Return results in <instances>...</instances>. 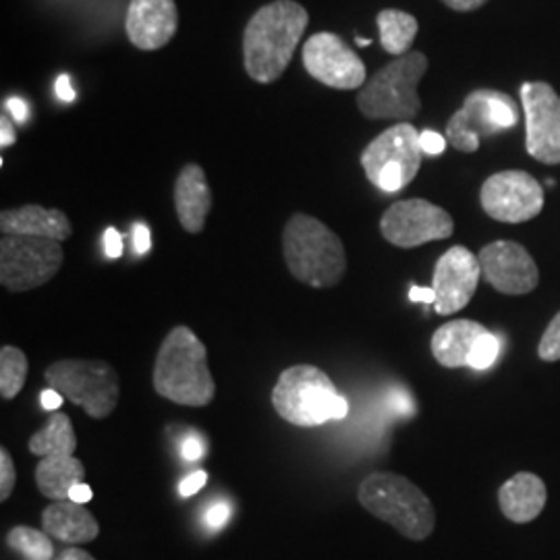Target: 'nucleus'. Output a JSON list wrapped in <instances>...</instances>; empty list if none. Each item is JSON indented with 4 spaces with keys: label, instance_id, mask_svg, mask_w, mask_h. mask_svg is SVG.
Wrapping results in <instances>:
<instances>
[{
    "label": "nucleus",
    "instance_id": "f257e3e1",
    "mask_svg": "<svg viewBox=\"0 0 560 560\" xmlns=\"http://www.w3.org/2000/svg\"><path fill=\"white\" fill-rule=\"evenodd\" d=\"M310 15L295 0H275L258 9L243 32V65L258 83H272L287 71L307 30Z\"/></svg>",
    "mask_w": 560,
    "mask_h": 560
},
{
    "label": "nucleus",
    "instance_id": "f03ea898",
    "mask_svg": "<svg viewBox=\"0 0 560 560\" xmlns=\"http://www.w3.org/2000/svg\"><path fill=\"white\" fill-rule=\"evenodd\" d=\"M156 395L185 407H206L217 395L208 368V349L187 326H175L162 340L154 361Z\"/></svg>",
    "mask_w": 560,
    "mask_h": 560
},
{
    "label": "nucleus",
    "instance_id": "7ed1b4c3",
    "mask_svg": "<svg viewBox=\"0 0 560 560\" xmlns=\"http://www.w3.org/2000/svg\"><path fill=\"white\" fill-rule=\"evenodd\" d=\"M282 254L289 272L314 289L335 287L347 272V254L339 235L303 212L284 224Z\"/></svg>",
    "mask_w": 560,
    "mask_h": 560
},
{
    "label": "nucleus",
    "instance_id": "20e7f679",
    "mask_svg": "<svg viewBox=\"0 0 560 560\" xmlns=\"http://www.w3.org/2000/svg\"><path fill=\"white\" fill-rule=\"evenodd\" d=\"M272 405L280 418L300 428H316L347 418L349 402L330 376L310 363L291 365L272 388Z\"/></svg>",
    "mask_w": 560,
    "mask_h": 560
},
{
    "label": "nucleus",
    "instance_id": "39448f33",
    "mask_svg": "<svg viewBox=\"0 0 560 560\" xmlns=\"http://www.w3.org/2000/svg\"><path fill=\"white\" fill-rule=\"evenodd\" d=\"M360 504L376 520L393 525L407 540H428L436 527V511L413 481L376 471L361 481Z\"/></svg>",
    "mask_w": 560,
    "mask_h": 560
},
{
    "label": "nucleus",
    "instance_id": "423d86ee",
    "mask_svg": "<svg viewBox=\"0 0 560 560\" xmlns=\"http://www.w3.org/2000/svg\"><path fill=\"white\" fill-rule=\"evenodd\" d=\"M428 71V57L418 50L388 62L358 94V108L365 119L407 122L420 115L418 85Z\"/></svg>",
    "mask_w": 560,
    "mask_h": 560
},
{
    "label": "nucleus",
    "instance_id": "0eeeda50",
    "mask_svg": "<svg viewBox=\"0 0 560 560\" xmlns=\"http://www.w3.org/2000/svg\"><path fill=\"white\" fill-rule=\"evenodd\" d=\"M44 378L50 388L59 390L73 405H80L94 420L108 418L119 405V374L108 361H55L46 368Z\"/></svg>",
    "mask_w": 560,
    "mask_h": 560
},
{
    "label": "nucleus",
    "instance_id": "6e6552de",
    "mask_svg": "<svg viewBox=\"0 0 560 560\" xmlns=\"http://www.w3.org/2000/svg\"><path fill=\"white\" fill-rule=\"evenodd\" d=\"M421 159L420 131L411 122H397L368 143L361 166L374 187L384 194H397L418 177Z\"/></svg>",
    "mask_w": 560,
    "mask_h": 560
},
{
    "label": "nucleus",
    "instance_id": "1a4fd4ad",
    "mask_svg": "<svg viewBox=\"0 0 560 560\" xmlns=\"http://www.w3.org/2000/svg\"><path fill=\"white\" fill-rule=\"evenodd\" d=\"M520 122L515 101L497 90L471 92L446 125V141L465 154L480 150L481 138L513 129Z\"/></svg>",
    "mask_w": 560,
    "mask_h": 560
},
{
    "label": "nucleus",
    "instance_id": "9d476101",
    "mask_svg": "<svg viewBox=\"0 0 560 560\" xmlns=\"http://www.w3.org/2000/svg\"><path fill=\"white\" fill-rule=\"evenodd\" d=\"M65 260L59 241L2 235L0 240V284L11 293L40 289L59 275Z\"/></svg>",
    "mask_w": 560,
    "mask_h": 560
},
{
    "label": "nucleus",
    "instance_id": "9b49d317",
    "mask_svg": "<svg viewBox=\"0 0 560 560\" xmlns=\"http://www.w3.org/2000/svg\"><path fill=\"white\" fill-rule=\"evenodd\" d=\"M384 240L402 249H413L430 241L448 240L455 233L453 217L432 201H395L381 219Z\"/></svg>",
    "mask_w": 560,
    "mask_h": 560
},
{
    "label": "nucleus",
    "instance_id": "f8f14e48",
    "mask_svg": "<svg viewBox=\"0 0 560 560\" xmlns=\"http://www.w3.org/2000/svg\"><path fill=\"white\" fill-rule=\"evenodd\" d=\"M525 113V148L532 159L544 164H560V96L544 81L521 85Z\"/></svg>",
    "mask_w": 560,
    "mask_h": 560
},
{
    "label": "nucleus",
    "instance_id": "ddd939ff",
    "mask_svg": "<svg viewBox=\"0 0 560 560\" xmlns=\"http://www.w3.org/2000/svg\"><path fill=\"white\" fill-rule=\"evenodd\" d=\"M480 201L490 219L520 224L540 214L544 189L540 180L525 171H502L481 185Z\"/></svg>",
    "mask_w": 560,
    "mask_h": 560
},
{
    "label": "nucleus",
    "instance_id": "4468645a",
    "mask_svg": "<svg viewBox=\"0 0 560 560\" xmlns=\"http://www.w3.org/2000/svg\"><path fill=\"white\" fill-rule=\"evenodd\" d=\"M303 67L316 81L335 90H358L365 85V65L353 48L337 34H314L303 46Z\"/></svg>",
    "mask_w": 560,
    "mask_h": 560
},
{
    "label": "nucleus",
    "instance_id": "2eb2a0df",
    "mask_svg": "<svg viewBox=\"0 0 560 560\" xmlns=\"http://www.w3.org/2000/svg\"><path fill=\"white\" fill-rule=\"evenodd\" d=\"M481 277L504 295H527L540 282V270L532 254L515 241H494L478 256Z\"/></svg>",
    "mask_w": 560,
    "mask_h": 560
},
{
    "label": "nucleus",
    "instance_id": "dca6fc26",
    "mask_svg": "<svg viewBox=\"0 0 560 560\" xmlns=\"http://www.w3.org/2000/svg\"><path fill=\"white\" fill-rule=\"evenodd\" d=\"M481 266L478 256L463 245L444 252L436 261L432 289L436 291L434 310L441 316H453L474 300L480 282Z\"/></svg>",
    "mask_w": 560,
    "mask_h": 560
},
{
    "label": "nucleus",
    "instance_id": "f3484780",
    "mask_svg": "<svg viewBox=\"0 0 560 560\" xmlns=\"http://www.w3.org/2000/svg\"><path fill=\"white\" fill-rule=\"evenodd\" d=\"M179 11L175 0H131L127 9L125 32L129 42L145 50H159L175 38Z\"/></svg>",
    "mask_w": 560,
    "mask_h": 560
},
{
    "label": "nucleus",
    "instance_id": "a211bd4d",
    "mask_svg": "<svg viewBox=\"0 0 560 560\" xmlns=\"http://www.w3.org/2000/svg\"><path fill=\"white\" fill-rule=\"evenodd\" d=\"M175 210L180 226L198 235L212 210V189L200 164H185L175 180Z\"/></svg>",
    "mask_w": 560,
    "mask_h": 560
},
{
    "label": "nucleus",
    "instance_id": "6ab92c4d",
    "mask_svg": "<svg viewBox=\"0 0 560 560\" xmlns=\"http://www.w3.org/2000/svg\"><path fill=\"white\" fill-rule=\"evenodd\" d=\"M2 235H30L42 240L62 241L73 235V226L62 210L42 208L38 203H27L0 214Z\"/></svg>",
    "mask_w": 560,
    "mask_h": 560
},
{
    "label": "nucleus",
    "instance_id": "aec40b11",
    "mask_svg": "<svg viewBox=\"0 0 560 560\" xmlns=\"http://www.w3.org/2000/svg\"><path fill=\"white\" fill-rule=\"evenodd\" d=\"M42 527L48 536L65 544H88L101 534V525L96 517L73 501H55L42 513Z\"/></svg>",
    "mask_w": 560,
    "mask_h": 560
},
{
    "label": "nucleus",
    "instance_id": "412c9836",
    "mask_svg": "<svg viewBox=\"0 0 560 560\" xmlns=\"http://www.w3.org/2000/svg\"><path fill=\"white\" fill-rule=\"evenodd\" d=\"M548 501L546 483L536 474L521 471L504 481L499 490L502 515L513 523H532L538 520Z\"/></svg>",
    "mask_w": 560,
    "mask_h": 560
},
{
    "label": "nucleus",
    "instance_id": "4be33fe9",
    "mask_svg": "<svg viewBox=\"0 0 560 560\" xmlns=\"http://www.w3.org/2000/svg\"><path fill=\"white\" fill-rule=\"evenodd\" d=\"M488 330L474 320H451L442 324L432 337V355L442 368H469V358Z\"/></svg>",
    "mask_w": 560,
    "mask_h": 560
},
{
    "label": "nucleus",
    "instance_id": "5701e85b",
    "mask_svg": "<svg viewBox=\"0 0 560 560\" xmlns=\"http://www.w3.org/2000/svg\"><path fill=\"white\" fill-rule=\"evenodd\" d=\"M85 480V465L75 455L46 457L36 467L38 490L50 501H69L71 490Z\"/></svg>",
    "mask_w": 560,
    "mask_h": 560
},
{
    "label": "nucleus",
    "instance_id": "b1692460",
    "mask_svg": "<svg viewBox=\"0 0 560 560\" xmlns=\"http://www.w3.org/2000/svg\"><path fill=\"white\" fill-rule=\"evenodd\" d=\"M75 448L78 436L67 413L50 416L46 425L30 439V453L40 459L75 455Z\"/></svg>",
    "mask_w": 560,
    "mask_h": 560
},
{
    "label": "nucleus",
    "instance_id": "393cba45",
    "mask_svg": "<svg viewBox=\"0 0 560 560\" xmlns=\"http://www.w3.org/2000/svg\"><path fill=\"white\" fill-rule=\"evenodd\" d=\"M378 30H381L382 48L388 55L399 59L407 52H411L409 48L420 32V23L405 11L384 9L378 13Z\"/></svg>",
    "mask_w": 560,
    "mask_h": 560
},
{
    "label": "nucleus",
    "instance_id": "a878e982",
    "mask_svg": "<svg viewBox=\"0 0 560 560\" xmlns=\"http://www.w3.org/2000/svg\"><path fill=\"white\" fill-rule=\"evenodd\" d=\"M25 378H27L25 353L13 345H4L0 349V395H2V399H15L23 390Z\"/></svg>",
    "mask_w": 560,
    "mask_h": 560
},
{
    "label": "nucleus",
    "instance_id": "bb28decb",
    "mask_svg": "<svg viewBox=\"0 0 560 560\" xmlns=\"http://www.w3.org/2000/svg\"><path fill=\"white\" fill-rule=\"evenodd\" d=\"M9 548L20 552L25 560H52L55 546L46 532H38L27 525H18L7 536Z\"/></svg>",
    "mask_w": 560,
    "mask_h": 560
},
{
    "label": "nucleus",
    "instance_id": "cd10ccee",
    "mask_svg": "<svg viewBox=\"0 0 560 560\" xmlns=\"http://www.w3.org/2000/svg\"><path fill=\"white\" fill-rule=\"evenodd\" d=\"M501 353V340L497 339L490 330L481 337L480 342L476 345L471 358H469V368L471 370H486L490 368Z\"/></svg>",
    "mask_w": 560,
    "mask_h": 560
},
{
    "label": "nucleus",
    "instance_id": "c85d7f7f",
    "mask_svg": "<svg viewBox=\"0 0 560 560\" xmlns=\"http://www.w3.org/2000/svg\"><path fill=\"white\" fill-rule=\"evenodd\" d=\"M538 355L544 361H560V312L544 330L538 345Z\"/></svg>",
    "mask_w": 560,
    "mask_h": 560
},
{
    "label": "nucleus",
    "instance_id": "c756f323",
    "mask_svg": "<svg viewBox=\"0 0 560 560\" xmlns=\"http://www.w3.org/2000/svg\"><path fill=\"white\" fill-rule=\"evenodd\" d=\"M15 483H18L15 463H13V457L9 455V451L2 446L0 448V501H9V497L13 494Z\"/></svg>",
    "mask_w": 560,
    "mask_h": 560
},
{
    "label": "nucleus",
    "instance_id": "7c9ffc66",
    "mask_svg": "<svg viewBox=\"0 0 560 560\" xmlns=\"http://www.w3.org/2000/svg\"><path fill=\"white\" fill-rule=\"evenodd\" d=\"M420 143L423 154L441 156V154H444L448 141H446V138L441 136V133H436V131H432V129H425V131H420Z\"/></svg>",
    "mask_w": 560,
    "mask_h": 560
},
{
    "label": "nucleus",
    "instance_id": "2f4dec72",
    "mask_svg": "<svg viewBox=\"0 0 560 560\" xmlns=\"http://www.w3.org/2000/svg\"><path fill=\"white\" fill-rule=\"evenodd\" d=\"M231 520V506L226 502H217L206 511V525L214 532L222 529Z\"/></svg>",
    "mask_w": 560,
    "mask_h": 560
},
{
    "label": "nucleus",
    "instance_id": "473e14b6",
    "mask_svg": "<svg viewBox=\"0 0 560 560\" xmlns=\"http://www.w3.org/2000/svg\"><path fill=\"white\" fill-rule=\"evenodd\" d=\"M208 481V474L206 471H194L191 476H187L185 480L179 483V494L183 499H189L194 497L196 492H200L201 488L206 486Z\"/></svg>",
    "mask_w": 560,
    "mask_h": 560
},
{
    "label": "nucleus",
    "instance_id": "72a5a7b5",
    "mask_svg": "<svg viewBox=\"0 0 560 560\" xmlns=\"http://www.w3.org/2000/svg\"><path fill=\"white\" fill-rule=\"evenodd\" d=\"M104 249H106V256L108 258H113V260H117L122 256V237L119 235V231L117 229H106V233H104Z\"/></svg>",
    "mask_w": 560,
    "mask_h": 560
},
{
    "label": "nucleus",
    "instance_id": "f704fd0d",
    "mask_svg": "<svg viewBox=\"0 0 560 560\" xmlns=\"http://www.w3.org/2000/svg\"><path fill=\"white\" fill-rule=\"evenodd\" d=\"M133 245L138 254H148L152 247V237H150V229L145 224H136L133 226Z\"/></svg>",
    "mask_w": 560,
    "mask_h": 560
},
{
    "label": "nucleus",
    "instance_id": "c9c22d12",
    "mask_svg": "<svg viewBox=\"0 0 560 560\" xmlns=\"http://www.w3.org/2000/svg\"><path fill=\"white\" fill-rule=\"evenodd\" d=\"M203 453H206L203 442L200 439H196V436L187 439V441L183 442V446H180V455L187 460H200L203 457Z\"/></svg>",
    "mask_w": 560,
    "mask_h": 560
},
{
    "label": "nucleus",
    "instance_id": "e433bc0d",
    "mask_svg": "<svg viewBox=\"0 0 560 560\" xmlns=\"http://www.w3.org/2000/svg\"><path fill=\"white\" fill-rule=\"evenodd\" d=\"M409 300L413 301V303L434 305L436 303V291L432 287H411Z\"/></svg>",
    "mask_w": 560,
    "mask_h": 560
},
{
    "label": "nucleus",
    "instance_id": "4c0bfd02",
    "mask_svg": "<svg viewBox=\"0 0 560 560\" xmlns=\"http://www.w3.org/2000/svg\"><path fill=\"white\" fill-rule=\"evenodd\" d=\"M448 9L453 11H459V13H469V11H476L483 7L488 0H442Z\"/></svg>",
    "mask_w": 560,
    "mask_h": 560
},
{
    "label": "nucleus",
    "instance_id": "58836bf2",
    "mask_svg": "<svg viewBox=\"0 0 560 560\" xmlns=\"http://www.w3.org/2000/svg\"><path fill=\"white\" fill-rule=\"evenodd\" d=\"M62 395H60L59 390H55V388H48V390H44L40 395L42 407L46 409V411H57L60 409V405H62Z\"/></svg>",
    "mask_w": 560,
    "mask_h": 560
},
{
    "label": "nucleus",
    "instance_id": "ea45409f",
    "mask_svg": "<svg viewBox=\"0 0 560 560\" xmlns=\"http://www.w3.org/2000/svg\"><path fill=\"white\" fill-rule=\"evenodd\" d=\"M13 143H15V129H13V125L9 122V117L2 115V119H0V145H2V148H9V145H13Z\"/></svg>",
    "mask_w": 560,
    "mask_h": 560
},
{
    "label": "nucleus",
    "instance_id": "a19ab883",
    "mask_svg": "<svg viewBox=\"0 0 560 560\" xmlns=\"http://www.w3.org/2000/svg\"><path fill=\"white\" fill-rule=\"evenodd\" d=\"M57 96H59L60 101L65 102L75 101V90L71 85L69 75H60L59 80H57Z\"/></svg>",
    "mask_w": 560,
    "mask_h": 560
},
{
    "label": "nucleus",
    "instance_id": "79ce46f5",
    "mask_svg": "<svg viewBox=\"0 0 560 560\" xmlns=\"http://www.w3.org/2000/svg\"><path fill=\"white\" fill-rule=\"evenodd\" d=\"M7 108H9L11 117L18 120V122H25L27 120V104H25V101L11 98V101L7 102Z\"/></svg>",
    "mask_w": 560,
    "mask_h": 560
},
{
    "label": "nucleus",
    "instance_id": "37998d69",
    "mask_svg": "<svg viewBox=\"0 0 560 560\" xmlns=\"http://www.w3.org/2000/svg\"><path fill=\"white\" fill-rule=\"evenodd\" d=\"M390 405L399 411V413H402V416H407V413H411L413 411V405H411V399L402 393V390H395L393 393V397H390Z\"/></svg>",
    "mask_w": 560,
    "mask_h": 560
},
{
    "label": "nucleus",
    "instance_id": "c03bdc74",
    "mask_svg": "<svg viewBox=\"0 0 560 560\" xmlns=\"http://www.w3.org/2000/svg\"><path fill=\"white\" fill-rule=\"evenodd\" d=\"M92 497H94V492H92V488H90L88 483H78V486L71 490L69 501L78 502V504H85V502L92 501Z\"/></svg>",
    "mask_w": 560,
    "mask_h": 560
},
{
    "label": "nucleus",
    "instance_id": "a18cd8bd",
    "mask_svg": "<svg viewBox=\"0 0 560 560\" xmlns=\"http://www.w3.org/2000/svg\"><path fill=\"white\" fill-rule=\"evenodd\" d=\"M55 560H96L90 552H85V550H80V548H67V550H62L59 557Z\"/></svg>",
    "mask_w": 560,
    "mask_h": 560
},
{
    "label": "nucleus",
    "instance_id": "49530a36",
    "mask_svg": "<svg viewBox=\"0 0 560 560\" xmlns=\"http://www.w3.org/2000/svg\"><path fill=\"white\" fill-rule=\"evenodd\" d=\"M358 44H360V46H370V40H365V38H358Z\"/></svg>",
    "mask_w": 560,
    "mask_h": 560
}]
</instances>
